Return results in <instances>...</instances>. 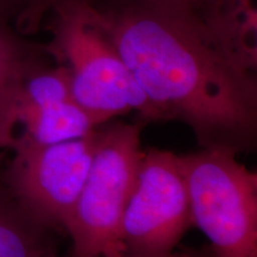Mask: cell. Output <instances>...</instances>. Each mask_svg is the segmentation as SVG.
<instances>
[{
    "instance_id": "cell-1",
    "label": "cell",
    "mask_w": 257,
    "mask_h": 257,
    "mask_svg": "<svg viewBox=\"0 0 257 257\" xmlns=\"http://www.w3.org/2000/svg\"><path fill=\"white\" fill-rule=\"evenodd\" d=\"M161 120L188 125L202 149L252 152L257 64L191 12L141 0L86 2Z\"/></svg>"
},
{
    "instance_id": "cell-2",
    "label": "cell",
    "mask_w": 257,
    "mask_h": 257,
    "mask_svg": "<svg viewBox=\"0 0 257 257\" xmlns=\"http://www.w3.org/2000/svg\"><path fill=\"white\" fill-rule=\"evenodd\" d=\"M50 15L53 37L44 49L68 70L73 99L98 126L133 111L142 124L161 120L87 3H62Z\"/></svg>"
},
{
    "instance_id": "cell-3",
    "label": "cell",
    "mask_w": 257,
    "mask_h": 257,
    "mask_svg": "<svg viewBox=\"0 0 257 257\" xmlns=\"http://www.w3.org/2000/svg\"><path fill=\"white\" fill-rule=\"evenodd\" d=\"M142 125L115 121L98 126L87 179L63 227L72 238L70 257H125L121 217L143 155Z\"/></svg>"
},
{
    "instance_id": "cell-4",
    "label": "cell",
    "mask_w": 257,
    "mask_h": 257,
    "mask_svg": "<svg viewBox=\"0 0 257 257\" xmlns=\"http://www.w3.org/2000/svg\"><path fill=\"white\" fill-rule=\"evenodd\" d=\"M193 225L216 257H257V175L233 153L202 149L178 155Z\"/></svg>"
},
{
    "instance_id": "cell-5",
    "label": "cell",
    "mask_w": 257,
    "mask_h": 257,
    "mask_svg": "<svg viewBox=\"0 0 257 257\" xmlns=\"http://www.w3.org/2000/svg\"><path fill=\"white\" fill-rule=\"evenodd\" d=\"M193 226L185 176L178 155L143 152L121 217L125 257H160L173 252Z\"/></svg>"
},
{
    "instance_id": "cell-6",
    "label": "cell",
    "mask_w": 257,
    "mask_h": 257,
    "mask_svg": "<svg viewBox=\"0 0 257 257\" xmlns=\"http://www.w3.org/2000/svg\"><path fill=\"white\" fill-rule=\"evenodd\" d=\"M98 127L87 136L37 146L16 140L8 160L10 184L51 229H63L87 179Z\"/></svg>"
},
{
    "instance_id": "cell-7",
    "label": "cell",
    "mask_w": 257,
    "mask_h": 257,
    "mask_svg": "<svg viewBox=\"0 0 257 257\" xmlns=\"http://www.w3.org/2000/svg\"><path fill=\"white\" fill-rule=\"evenodd\" d=\"M8 157L0 155V257H41L53 250L51 227L22 200L8 178Z\"/></svg>"
},
{
    "instance_id": "cell-8",
    "label": "cell",
    "mask_w": 257,
    "mask_h": 257,
    "mask_svg": "<svg viewBox=\"0 0 257 257\" xmlns=\"http://www.w3.org/2000/svg\"><path fill=\"white\" fill-rule=\"evenodd\" d=\"M44 47L36 48L0 19V149L15 138V113L25 79L41 67Z\"/></svg>"
},
{
    "instance_id": "cell-9",
    "label": "cell",
    "mask_w": 257,
    "mask_h": 257,
    "mask_svg": "<svg viewBox=\"0 0 257 257\" xmlns=\"http://www.w3.org/2000/svg\"><path fill=\"white\" fill-rule=\"evenodd\" d=\"M95 127L98 125L73 99L40 106H18L14 141L48 146L87 136Z\"/></svg>"
},
{
    "instance_id": "cell-10",
    "label": "cell",
    "mask_w": 257,
    "mask_h": 257,
    "mask_svg": "<svg viewBox=\"0 0 257 257\" xmlns=\"http://www.w3.org/2000/svg\"><path fill=\"white\" fill-rule=\"evenodd\" d=\"M191 12L225 38L245 47L256 43L255 0H141Z\"/></svg>"
},
{
    "instance_id": "cell-11",
    "label": "cell",
    "mask_w": 257,
    "mask_h": 257,
    "mask_svg": "<svg viewBox=\"0 0 257 257\" xmlns=\"http://www.w3.org/2000/svg\"><path fill=\"white\" fill-rule=\"evenodd\" d=\"M44 17V0H0V19L18 34L36 31Z\"/></svg>"
},
{
    "instance_id": "cell-12",
    "label": "cell",
    "mask_w": 257,
    "mask_h": 257,
    "mask_svg": "<svg viewBox=\"0 0 257 257\" xmlns=\"http://www.w3.org/2000/svg\"><path fill=\"white\" fill-rule=\"evenodd\" d=\"M160 257H216V256H214V252L211 246H205V248H201V249H192V250H187V251H182L178 253L170 252L168 255L160 256Z\"/></svg>"
},
{
    "instance_id": "cell-13",
    "label": "cell",
    "mask_w": 257,
    "mask_h": 257,
    "mask_svg": "<svg viewBox=\"0 0 257 257\" xmlns=\"http://www.w3.org/2000/svg\"><path fill=\"white\" fill-rule=\"evenodd\" d=\"M41 257H57L56 253L54 252V250H50V251H48L44 253V255H42Z\"/></svg>"
}]
</instances>
